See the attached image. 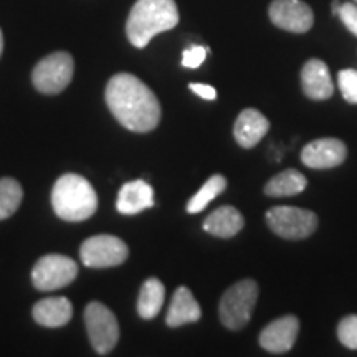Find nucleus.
<instances>
[{"mask_svg": "<svg viewBox=\"0 0 357 357\" xmlns=\"http://www.w3.org/2000/svg\"><path fill=\"white\" fill-rule=\"evenodd\" d=\"M106 102L114 118L129 131L149 132L160 121L158 96L131 73H118L109 79Z\"/></svg>", "mask_w": 357, "mask_h": 357, "instance_id": "obj_1", "label": "nucleus"}, {"mask_svg": "<svg viewBox=\"0 0 357 357\" xmlns=\"http://www.w3.org/2000/svg\"><path fill=\"white\" fill-rule=\"evenodd\" d=\"M178 24L174 0H137L126 22L128 40L136 48H144L158 33L167 32Z\"/></svg>", "mask_w": 357, "mask_h": 357, "instance_id": "obj_2", "label": "nucleus"}, {"mask_svg": "<svg viewBox=\"0 0 357 357\" xmlns=\"http://www.w3.org/2000/svg\"><path fill=\"white\" fill-rule=\"evenodd\" d=\"M53 211L66 222H83L96 212L98 195L86 178L78 174H65L52 190Z\"/></svg>", "mask_w": 357, "mask_h": 357, "instance_id": "obj_3", "label": "nucleus"}, {"mask_svg": "<svg viewBox=\"0 0 357 357\" xmlns=\"http://www.w3.org/2000/svg\"><path fill=\"white\" fill-rule=\"evenodd\" d=\"M258 298V284L253 280H242L223 293L218 314L225 328L238 331L252 319Z\"/></svg>", "mask_w": 357, "mask_h": 357, "instance_id": "obj_4", "label": "nucleus"}, {"mask_svg": "<svg viewBox=\"0 0 357 357\" xmlns=\"http://www.w3.org/2000/svg\"><path fill=\"white\" fill-rule=\"evenodd\" d=\"M266 223L271 231L281 238L301 240L318 229V215L306 208L281 205L266 212Z\"/></svg>", "mask_w": 357, "mask_h": 357, "instance_id": "obj_5", "label": "nucleus"}, {"mask_svg": "<svg viewBox=\"0 0 357 357\" xmlns=\"http://www.w3.org/2000/svg\"><path fill=\"white\" fill-rule=\"evenodd\" d=\"M75 61L70 53L56 52L45 56L33 68V86L45 95H56L68 86L73 78Z\"/></svg>", "mask_w": 357, "mask_h": 357, "instance_id": "obj_6", "label": "nucleus"}, {"mask_svg": "<svg viewBox=\"0 0 357 357\" xmlns=\"http://www.w3.org/2000/svg\"><path fill=\"white\" fill-rule=\"evenodd\" d=\"M84 324H86L89 341L98 354H108L118 344V319L109 307L98 301L89 303L84 310Z\"/></svg>", "mask_w": 357, "mask_h": 357, "instance_id": "obj_7", "label": "nucleus"}, {"mask_svg": "<svg viewBox=\"0 0 357 357\" xmlns=\"http://www.w3.org/2000/svg\"><path fill=\"white\" fill-rule=\"evenodd\" d=\"M78 265L65 255H45L35 263L32 271L33 287L40 291H55L77 278Z\"/></svg>", "mask_w": 357, "mask_h": 357, "instance_id": "obj_8", "label": "nucleus"}, {"mask_svg": "<svg viewBox=\"0 0 357 357\" xmlns=\"http://www.w3.org/2000/svg\"><path fill=\"white\" fill-rule=\"evenodd\" d=\"M82 261L88 268H111L126 261L128 245L114 235H96L84 240L79 250Z\"/></svg>", "mask_w": 357, "mask_h": 357, "instance_id": "obj_9", "label": "nucleus"}, {"mask_svg": "<svg viewBox=\"0 0 357 357\" xmlns=\"http://www.w3.org/2000/svg\"><path fill=\"white\" fill-rule=\"evenodd\" d=\"M270 19L278 29L293 33H306L314 24L311 7L301 0H273Z\"/></svg>", "mask_w": 357, "mask_h": 357, "instance_id": "obj_10", "label": "nucleus"}, {"mask_svg": "<svg viewBox=\"0 0 357 357\" xmlns=\"http://www.w3.org/2000/svg\"><path fill=\"white\" fill-rule=\"evenodd\" d=\"M347 158V147L336 137L314 139L301 151L303 164L311 169H331L342 164Z\"/></svg>", "mask_w": 357, "mask_h": 357, "instance_id": "obj_11", "label": "nucleus"}, {"mask_svg": "<svg viewBox=\"0 0 357 357\" xmlns=\"http://www.w3.org/2000/svg\"><path fill=\"white\" fill-rule=\"evenodd\" d=\"M298 333H300V321L294 316H283V318L271 321L260 334V346L265 351L281 354L294 346Z\"/></svg>", "mask_w": 357, "mask_h": 357, "instance_id": "obj_12", "label": "nucleus"}, {"mask_svg": "<svg viewBox=\"0 0 357 357\" xmlns=\"http://www.w3.org/2000/svg\"><path fill=\"white\" fill-rule=\"evenodd\" d=\"M301 84L305 95L316 101L328 100L334 93L331 73H329L328 65L324 61L318 60V58H312V60H310L303 66Z\"/></svg>", "mask_w": 357, "mask_h": 357, "instance_id": "obj_13", "label": "nucleus"}, {"mask_svg": "<svg viewBox=\"0 0 357 357\" xmlns=\"http://www.w3.org/2000/svg\"><path fill=\"white\" fill-rule=\"evenodd\" d=\"M270 121L258 109H243L236 118L234 134L235 139L245 149H252L266 136Z\"/></svg>", "mask_w": 357, "mask_h": 357, "instance_id": "obj_14", "label": "nucleus"}, {"mask_svg": "<svg viewBox=\"0 0 357 357\" xmlns=\"http://www.w3.org/2000/svg\"><path fill=\"white\" fill-rule=\"evenodd\" d=\"M154 205V190L146 181H132L121 187L118 195V212L123 215H136Z\"/></svg>", "mask_w": 357, "mask_h": 357, "instance_id": "obj_15", "label": "nucleus"}, {"mask_svg": "<svg viewBox=\"0 0 357 357\" xmlns=\"http://www.w3.org/2000/svg\"><path fill=\"white\" fill-rule=\"evenodd\" d=\"M73 316V306L68 298H45L33 306V319L45 328H60L70 323Z\"/></svg>", "mask_w": 357, "mask_h": 357, "instance_id": "obj_16", "label": "nucleus"}, {"mask_svg": "<svg viewBox=\"0 0 357 357\" xmlns=\"http://www.w3.org/2000/svg\"><path fill=\"white\" fill-rule=\"evenodd\" d=\"M243 215L231 205H223L204 220V230L218 238H231L243 229Z\"/></svg>", "mask_w": 357, "mask_h": 357, "instance_id": "obj_17", "label": "nucleus"}, {"mask_svg": "<svg viewBox=\"0 0 357 357\" xmlns=\"http://www.w3.org/2000/svg\"><path fill=\"white\" fill-rule=\"evenodd\" d=\"M200 316H202V311H200L199 303L195 301L190 289L185 287L177 288L167 311V326H171V328H178V326L182 324L195 323V321L200 319Z\"/></svg>", "mask_w": 357, "mask_h": 357, "instance_id": "obj_18", "label": "nucleus"}, {"mask_svg": "<svg viewBox=\"0 0 357 357\" xmlns=\"http://www.w3.org/2000/svg\"><path fill=\"white\" fill-rule=\"evenodd\" d=\"M307 187L306 177L300 171L288 169L271 177L265 185V194L268 197H291L301 194Z\"/></svg>", "mask_w": 357, "mask_h": 357, "instance_id": "obj_19", "label": "nucleus"}, {"mask_svg": "<svg viewBox=\"0 0 357 357\" xmlns=\"http://www.w3.org/2000/svg\"><path fill=\"white\" fill-rule=\"evenodd\" d=\"M166 298V288L158 278H149L142 283L137 298V312L142 319H153L159 314Z\"/></svg>", "mask_w": 357, "mask_h": 357, "instance_id": "obj_20", "label": "nucleus"}, {"mask_svg": "<svg viewBox=\"0 0 357 357\" xmlns=\"http://www.w3.org/2000/svg\"><path fill=\"white\" fill-rule=\"evenodd\" d=\"M227 189V178L220 176V174H215V176L208 177L207 182L200 187L197 194L194 195L187 204V212L189 213H199L202 212L208 204L212 202L217 195H220L223 190Z\"/></svg>", "mask_w": 357, "mask_h": 357, "instance_id": "obj_21", "label": "nucleus"}, {"mask_svg": "<svg viewBox=\"0 0 357 357\" xmlns=\"http://www.w3.org/2000/svg\"><path fill=\"white\" fill-rule=\"evenodd\" d=\"M22 197H24V190L15 178H0V220L17 212L22 204Z\"/></svg>", "mask_w": 357, "mask_h": 357, "instance_id": "obj_22", "label": "nucleus"}, {"mask_svg": "<svg viewBox=\"0 0 357 357\" xmlns=\"http://www.w3.org/2000/svg\"><path fill=\"white\" fill-rule=\"evenodd\" d=\"M337 337L349 349H357V316L351 314L341 319L337 326Z\"/></svg>", "mask_w": 357, "mask_h": 357, "instance_id": "obj_23", "label": "nucleus"}, {"mask_svg": "<svg viewBox=\"0 0 357 357\" xmlns=\"http://www.w3.org/2000/svg\"><path fill=\"white\" fill-rule=\"evenodd\" d=\"M337 82L344 100L357 105V70H341Z\"/></svg>", "mask_w": 357, "mask_h": 357, "instance_id": "obj_24", "label": "nucleus"}, {"mask_svg": "<svg viewBox=\"0 0 357 357\" xmlns=\"http://www.w3.org/2000/svg\"><path fill=\"white\" fill-rule=\"evenodd\" d=\"M208 50L205 47H200V45H192L190 48H187L182 53V65L185 68H199L200 65L204 63L205 58H207Z\"/></svg>", "mask_w": 357, "mask_h": 357, "instance_id": "obj_25", "label": "nucleus"}, {"mask_svg": "<svg viewBox=\"0 0 357 357\" xmlns=\"http://www.w3.org/2000/svg\"><path fill=\"white\" fill-rule=\"evenodd\" d=\"M337 17H341L342 24L346 25V29L357 37V3H351V2L342 3Z\"/></svg>", "mask_w": 357, "mask_h": 357, "instance_id": "obj_26", "label": "nucleus"}, {"mask_svg": "<svg viewBox=\"0 0 357 357\" xmlns=\"http://www.w3.org/2000/svg\"><path fill=\"white\" fill-rule=\"evenodd\" d=\"M189 88L192 91L195 93V95H199L200 98H204V100L207 101H213L217 98V91L215 88L211 86V84H204V83H190Z\"/></svg>", "mask_w": 357, "mask_h": 357, "instance_id": "obj_27", "label": "nucleus"}, {"mask_svg": "<svg viewBox=\"0 0 357 357\" xmlns=\"http://www.w3.org/2000/svg\"><path fill=\"white\" fill-rule=\"evenodd\" d=\"M341 6H342V3L339 2V0H334V2H333V13H334V15H339V10H341Z\"/></svg>", "mask_w": 357, "mask_h": 357, "instance_id": "obj_28", "label": "nucleus"}, {"mask_svg": "<svg viewBox=\"0 0 357 357\" xmlns=\"http://www.w3.org/2000/svg\"><path fill=\"white\" fill-rule=\"evenodd\" d=\"M3 50V37H2V30H0V55H2Z\"/></svg>", "mask_w": 357, "mask_h": 357, "instance_id": "obj_29", "label": "nucleus"}, {"mask_svg": "<svg viewBox=\"0 0 357 357\" xmlns=\"http://www.w3.org/2000/svg\"><path fill=\"white\" fill-rule=\"evenodd\" d=\"M354 3H357V0H354Z\"/></svg>", "mask_w": 357, "mask_h": 357, "instance_id": "obj_30", "label": "nucleus"}]
</instances>
